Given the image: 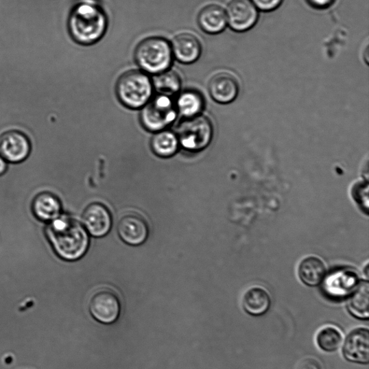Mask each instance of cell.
Segmentation results:
<instances>
[{"instance_id": "1", "label": "cell", "mask_w": 369, "mask_h": 369, "mask_svg": "<svg viewBox=\"0 0 369 369\" xmlns=\"http://www.w3.org/2000/svg\"><path fill=\"white\" fill-rule=\"evenodd\" d=\"M47 238L58 257L66 261L82 259L90 246L89 234L78 221L68 215H61L49 223Z\"/></svg>"}, {"instance_id": "2", "label": "cell", "mask_w": 369, "mask_h": 369, "mask_svg": "<svg viewBox=\"0 0 369 369\" xmlns=\"http://www.w3.org/2000/svg\"><path fill=\"white\" fill-rule=\"evenodd\" d=\"M107 25L104 10L93 2L76 5L69 19L71 36L82 45H91L100 40L106 33Z\"/></svg>"}, {"instance_id": "3", "label": "cell", "mask_w": 369, "mask_h": 369, "mask_svg": "<svg viewBox=\"0 0 369 369\" xmlns=\"http://www.w3.org/2000/svg\"><path fill=\"white\" fill-rule=\"evenodd\" d=\"M135 60L145 72L158 75L168 70L173 60L171 45L163 38L150 37L140 43Z\"/></svg>"}, {"instance_id": "4", "label": "cell", "mask_w": 369, "mask_h": 369, "mask_svg": "<svg viewBox=\"0 0 369 369\" xmlns=\"http://www.w3.org/2000/svg\"><path fill=\"white\" fill-rule=\"evenodd\" d=\"M153 84L148 75L141 71L131 70L123 74L117 84V94L121 103L127 108L144 107L152 95Z\"/></svg>"}, {"instance_id": "5", "label": "cell", "mask_w": 369, "mask_h": 369, "mask_svg": "<svg viewBox=\"0 0 369 369\" xmlns=\"http://www.w3.org/2000/svg\"><path fill=\"white\" fill-rule=\"evenodd\" d=\"M176 135L180 146L184 150L198 152L210 145L214 129L207 117L197 116L182 121Z\"/></svg>"}, {"instance_id": "6", "label": "cell", "mask_w": 369, "mask_h": 369, "mask_svg": "<svg viewBox=\"0 0 369 369\" xmlns=\"http://www.w3.org/2000/svg\"><path fill=\"white\" fill-rule=\"evenodd\" d=\"M176 103L169 95L160 94L154 97L141 112V121L145 129L153 132L165 130L177 117Z\"/></svg>"}, {"instance_id": "7", "label": "cell", "mask_w": 369, "mask_h": 369, "mask_svg": "<svg viewBox=\"0 0 369 369\" xmlns=\"http://www.w3.org/2000/svg\"><path fill=\"white\" fill-rule=\"evenodd\" d=\"M88 309L91 316L97 322L106 325L115 324L121 312L119 296L112 289H99L91 295Z\"/></svg>"}, {"instance_id": "8", "label": "cell", "mask_w": 369, "mask_h": 369, "mask_svg": "<svg viewBox=\"0 0 369 369\" xmlns=\"http://www.w3.org/2000/svg\"><path fill=\"white\" fill-rule=\"evenodd\" d=\"M117 232L123 242L132 246H138L145 243L150 229L143 216L136 212H128L120 218Z\"/></svg>"}, {"instance_id": "9", "label": "cell", "mask_w": 369, "mask_h": 369, "mask_svg": "<svg viewBox=\"0 0 369 369\" xmlns=\"http://www.w3.org/2000/svg\"><path fill=\"white\" fill-rule=\"evenodd\" d=\"M82 224L89 235L94 237H103L111 230V213L104 204L92 203L85 207L82 212Z\"/></svg>"}, {"instance_id": "10", "label": "cell", "mask_w": 369, "mask_h": 369, "mask_svg": "<svg viewBox=\"0 0 369 369\" xmlns=\"http://www.w3.org/2000/svg\"><path fill=\"white\" fill-rule=\"evenodd\" d=\"M226 16L230 27L237 32L251 29L259 19L258 10L251 0H232Z\"/></svg>"}, {"instance_id": "11", "label": "cell", "mask_w": 369, "mask_h": 369, "mask_svg": "<svg viewBox=\"0 0 369 369\" xmlns=\"http://www.w3.org/2000/svg\"><path fill=\"white\" fill-rule=\"evenodd\" d=\"M342 346L343 356L346 361L361 365L369 363V331L367 328L351 331Z\"/></svg>"}, {"instance_id": "12", "label": "cell", "mask_w": 369, "mask_h": 369, "mask_svg": "<svg viewBox=\"0 0 369 369\" xmlns=\"http://www.w3.org/2000/svg\"><path fill=\"white\" fill-rule=\"evenodd\" d=\"M359 283V276L352 270H340L326 278L324 292L331 300H342L350 296Z\"/></svg>"}, {"instance_id": "13", "label": "cell", "mask_w": 369, "mask_h": 369, "mask_svg": "<svg viewBox=\"0 0 369 369\" xmlns=\"http://www.w3.org/2000/svg\"><path fill=\"white\" fill-rule=\"evenodd\" d=\"M32 146L29 139L19 131H9L0 136V155L8 162L20 163L29 156Z\"/></svg>"}, {"instance_id": "14", "label": "cell", "mask_w": 369, "mask_h": 369, "mask_svg": "<svg viewBox=\"0 0 369 369\" xmlns=\"http://www.w3.org/2000/svg\"><path fill=\"white\" fill-rule=\"evenodd\" d=\"M239 83L231 74L222 73L213 77L209 84V92L213 99L221 104L233 102L239 93Z\"/></svg>"}, {"instance_id": "15", "label": "cell", "mask_w": 369, "mask_h": 369, "mask_svg": "<svg viewBox=\"0 0 369 369\" xmlns=\"http://www.w3.org/2000/svg\"><path fill=\"white\" fill-rule=\"evenodd\" d=\"M173 55L183 64H191L200 58L202 45L194 35L180 34L175 37L171 46Z\"/></svg>"}, {"instance_id": "16", "label": "cell", "mask_w": 369, "mask_h": 369, "mask_svg": "<svg viewBox=\"0 0 369 369\" xmlns=\"http://www.w3.org/2000/svg\"><path fill=\"white\" fill-rule=\"evenodd\" d=\"M62 206L60 198L49 192L38 194L32 202V211L36 218L49 223L62 215Z\"/></svg>"}, {"instance_id": "17", "label": "cell", "mask_w": 369, "mask_h": 369, "mask_svg": "<svg viewBox=\"0 0 369 369\" xmlns=\"http://www.w3.org/2000/svg\"><path fill=\"white\" fill-rule=\"evenodd\" d=\"M242 304L246 313L253 317H261L271 308L272 298L263 288L253 287L245 293Z\"/></svg>"}, {"instance_id": "18", "label": "cell", "mask_w": 369, "mask_h": 369, "mask_svg": "<svg viewBox=\"0 0 369 369\" xmlns=\"http://www.w3.org/2000/svg\"><path fill=\"white\" fill-rule=\"evenodd\" d=\"M226 15L224 9L217 5H209L198 14V23L202 29L209 34H217L224 30Z\"/></svg>"}, {"instance_id": "19", "label": "cell", "mask_w": 369, "mask_h": 369, "mask_svg": "<svg viewBox=\"0 0 369 369\" xmlns=\"http://www.w3.org/2000/svg\"><path fill=\"white\" fill-rule=\"evenodd\" d=\"M326 266L318 257H309L302 261L298 274L304 285L315 287L319 286L326 276Z\"/></svg>"}, {"instance_id": "20", "label": "cell", "mask_w": 369, "mask_h": 369, "mask_svg": "<svg viewBox=\"0 0 369 369\" xmlns=\"http://www.w3.org/2000/svg\"><path fill=\"white\" fill-rule=\"evenodd\" d=\"M369 285L368 281L359 283V286L350 295L347 309L350 315L360 320L369 318Z\"/></svg>"}, {"instance_id": "21", "label": "cell", "mask_w": 369, "mask_h": 369, "mask_svg": "<svg viewBox=\"0 0 369 369\" xmlns=\"http://www.w3.org/2000/svg\"><path fill=\"white\" fill-rule=\"evenodd\" d=\"M177 111L186 119L200 115L204 107L202 95L196 91L189 90L180 94L176 103Z\"/></svg>"}, {"instance_id": "22", "label": "cell", "mask_w": 369, "mask_h": 369, "mask_svg": "<svg viewBox=\"0 0 369 369\" xmlns=\"http://www.w3.org/2000/svg\"><path fill=\"white\" fill-rule=\"evenodd\" d=\"M151 149L158 157H172L179 149L177 135L168 130L156 132L151 139Z\"/></svg>"}, {"instance_id": "23", "label": "cell", "mask_w": 369, "mask_h": 369, "mask_svg": "<svg viewBox=\"0 0 369 369\" xmlns=\"http://www.w3.org/2000/svg\"><path fill=\"white\" fill-rule=\"evenodd\" d=\"M316 343L322 351L333 353L342 346L344 335L338 329L333 326H327L322 329L317 334Z\"/></svg>"}, {"instance_id": "24", "label": "cell", "mask_w": 369, "mask_h": 369, "mask_svg": "<svg viewBox=\"0 0 369 369\" xmlns=\"http://www.w3.org/2000/svg\"><path fill=\"white\" fill-rule=\"evenodd\" d=\"M153 87L160 94L173 95L177 93L181 87V80L177 73L173 70H166L165 72L156 75L154 78Z\"/></svg>"}, {"instance_id": "25", "label": "cell", "mask_w": 369, "mask_h": 369, "mask_svg": "<svg viewBox=\"0 0 369 369\" xmlns=\"http://www.w3.org/2000/svg\"><path fill=\"white\" fill-rule=\"evenodd\" d=\"M353 196L365 212L368 209V182H362L357 184L354 188Z\"/></svg>"}, {"instance_id": "26", "label": "cell", "mask_w": 369, "mask_h": 369, "mask_svg": "<svg viewBox=\"0 0 369 369\" xmlns=\"http://www.w3.org/2000/svg\"><path fill=\"white\" fill-rule=\"evenodd\" d=\"M255 7L265 12L273 11L277 9L283 0H252Z\"/></svg>"}, {"instance_id": "27", "label": "cell", "mask_w": 369, "mask_h": 369, "mask_svg": "<svg viewBox=\"0 0 369 369\" xmlns=\"http://www.w3.org/2000/svg\"><path fill=\"white\" fill-rule=\"evenodd\" d=\"M297 369H322V368L318 361L309 358L302 361Z\"/></svg>"}, {"instance_id": "28", "label": "cell", "mask_w": 369, "mask_h": 369, "mask_svg": "<svg viewBox=\"0 0 369 369\" xmlns=\"http://www.w3.org/2000/svg\"><path fill=\"white\" fill-rule=\"evenodd\" d=\"M307 3L316 9H325L330 7L334 0H307Z\"/></svg>"}, {"instance_id": "29", "label": "cell", "mask_w": 369, "mask_h": 369, "mask_svg": "<svg viewBox=\"0 0 369 369\" xmlns=\"http://www.w3.org/2000/svg\"><path fill=\"white\" fill-rule=\"evenodd\" d=\"M8 167V161L0 155V176H3L6 173Z\"/></svg>"}]
</instances>
